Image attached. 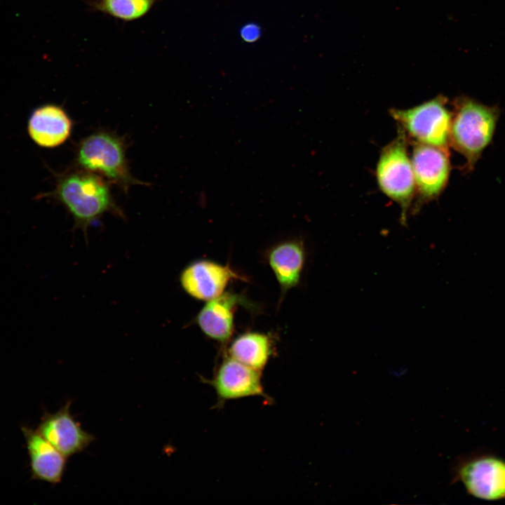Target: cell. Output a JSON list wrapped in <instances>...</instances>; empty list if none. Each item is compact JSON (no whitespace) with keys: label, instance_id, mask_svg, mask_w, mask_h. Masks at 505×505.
Listing matches in <instances>:
<instances>
[{"label":"cell","instance_id":"cell-6","mask_svg":"<svg viewBox=\"0 0 505 505\" xmlns=\"http://www.w3.org/2000/svg\"><path fill=\"white\" fill-rule=\"evenodd\" d=\"M410 159L418 208L437 198L446 187L450 173L449 152L448 149L415 142Z\"/></svg>","mask_w":505,"mask_h":505},{"label":"cell","instance_id":"cell-4","mask_svg":"<svg viewBox=\"0 0 505 505\" xmlns=\"http://www.w3.org/2000/svg\"><path fill=\"white\" fill-rule=\"evenodd\" d=\"M76 162L83 170L100 174L126 191L141 184L129 171L123 141L111 133L99 131L85 137L79 145Z\"/></svg>","mask_w":505,"mask_h":505},{"label":"cell","instance_id":"cell-1","mask_svg":"<svg viewBox=\"0 0 505 505\" xmlns=\"http://www.w3.org/2000/svg\"><path fill=\"white\" fill-rule=\"evenodd\" d=\"M40 197H51L62 203L74 219L75 227L86 231L89 226L109 212L123 216L109 185L95 173L78 170L60 175L55 188Z\"/></svg>","mask_w":505,"mask_h":505},{"label":"cell","instance_id":"cell-7","mask_svg":"<svg viewBox=\"0 0 505 505\" xmlns=\"http://www.w3.org/2000/svg\"><path fill=\"white\" fill-rule=\"evenodd\" d=\"M454 478L471 494L487 500L505 497V462L492 456L466 458L458 462Z\"/></svg>","mask_w":505,"mask_h":505},{"label":"cell","instance_id":"cell-17","mask_svg":"<svg viewBox=\"0 0 505 505\" xmlns=\"http://www.w3.org/2000/svg\"><path fill=\"white\" fill-rule=\"evenodd\" d=\"M243 33V36H245V38L247 39L246 40H252L257 36V29L252 27H248L247 29H245Z\"/></svg>","mask_w":505,"mask_h":505},{"label":"cell","instance_id":"cell-3","mask_svg":"<svg viewBox=\"0 0 505 505\" xmlns=\"http://www.w3.org/2000/svg\"><path fill=\"white\" fill-rule=\"evenodd\" d=\"M407 136L398 135L385 146L376 166L378 187L383 194L401 208L400 221L406 224L407 213L415 194L414 173L407 148Z\"/></svg>","mask_w":505,"mask_h":505},{"label":"cell","instance_id":"cell-15","mask_svg":"<svg viewBox=\"0 0 505 505\" xmlns=\"http://www.w3.org/2000/svg\"><path fill=\"white\" fill-rule=\"evenodd\" d=\"M272 351L270 337L260 332H246L237 336L230 344V357L256 370L267 365Z\"/></svg>","mask_w":505,"mask_h":505},{"label":"cell","instance_id":"cell-12","mask_svg":"<svg viewBox=\"0 0 505 505\" xmlns=\"http://www.w3.org/2000/svg\"><path fill=\"white\" fill-rule=\"evenodd\" d=\"M29 458L32 479L53 485L61 482L67 457L46 440L36 429L21 426Z\"/></svg>","mask_w":505,"mask_h":505},{"label":"cell","instance_id":"cell-11","mask_svg":"<svg viewBox=\"0 0 505 505\" xmlns=\"http://www.w3.org/2000/svg\"><path fill=\"white\" fill-rule=\"evenodd\" d=\"M72 121L62 107L45 104L35 108L27 121V133L39 147L55 148L69 137Z\"/></svg>","mask_w":505,"mask_h":505},{"label":"cell","instance_id":"cell-10","mask_svg":"<svg viewBox=\"0 0 505 505\" xmlns=\"http://www.w3.org/2000/svg\"><path fill=\"white\" fill-rule=\"evenodd\" d=\"M260 372L228 356L222 361L214 377L208 380V383L222 400L264 396Z\"/></svg>","mask_w":505,"mask_h":505},{"label":"cell","instance_id":"cell-16","mask_svg":"<svg viewBox=\"0 0 505 505\" xmlns=\"http://www.w3.org/2000/svg\"><path fill=\"white\" fill-rule=\"evenodd\" d=\"M154 0H104V9L113 16L133 20L144 15Z\"/></svg>","mask_w":505,"mask_h":505},{"label":"cell","instance_id":"cell-8","mask_svg":"<svg viewBox=\"0 0 505 505\" xmlns=\"http://www.w3.org/2000/svg\"><path fill=\"white\" fill-rule=\"evenodd\" d=\"M243 278L229 264L202 259L187 264L180 272L179 281L189 296L206 302L222 294L231 280Z\"/></svg>","mask_w":505,"mask_h":505},{"label":"cell","instance_id":"cell-13","mask_svg":"<svg viewBox=\"0 0 505 505\" xmlns=\"http://www.w3.org/2000/svg\"><path fill=\"white\" fill-rule=\"evenodd\" d=\"M243 299L237 294L224 292L206 301L195 318L196 324L208 338L227 342L234 332L236 308L243 302Z\"/></svg>","mask_w":505,"mask_h":505},{"label":"cell","instance_id":"cell-9","mask_svg":"<svg viewBox=\"0 0 505 505\" xmlns=\"http://www.w3.org/2000/svg\"><path fill=\"white\" fill-rule=\"evenodd\" d=\"M68 400L54 413L45 412L36 431L67 458L80 453L95 440L70 412Z\"/></svg>","mask_w":505,"mask_h":505},{"label":"cell","instance_id":"cell-5","mask_svg":"<svg viewBox=\"0 0 505 505\" xmlns=\"http://www.w3.org/2000/svg\"><path fill=\"white\" fill-rule=\"evenodd\" d=\"M446 104L439 95L409 109H391L390 114L415 142L448 149L452 113Z\"/></svg>","mask_w":505,"mask_h":505},{"label":"cell","instance_id":"cell-14","mask_svg":"<svg viewBox=\"0 0 505 505\" xmlns=\"http://www.w3.org/2000/svg\"><path fill=\"white\" fill-rule=\"evenodd\" d=\"M305 257L304 243L297 238L281 241L268 251V264L283 293L299 283Z\"/></svg>","mask_w":505,"mask_h":505},{"label":"cell","instance_id":"cell-2","mask_svg":"<svg viewBox=\"0 0 505 505\" xmlns=\"http://www.w3.org/2000/svg\"><path fill=\"white\" fill-rule=\"evenodd\" d=\"M499 117L498 107L473 98L462 96L454 102L450 144L465 159L467 170L475 168L491 143Z\"/></svg>","mask_w":505,"mask_h":505}]
</instances>
